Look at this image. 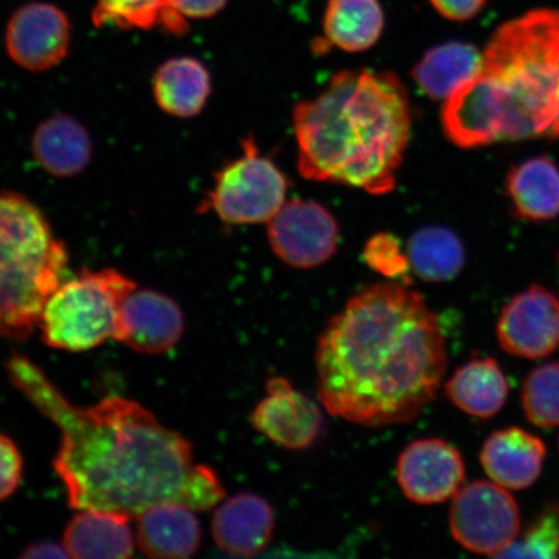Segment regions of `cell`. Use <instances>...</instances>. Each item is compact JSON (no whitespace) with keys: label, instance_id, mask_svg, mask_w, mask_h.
I'll list each match as a JSON object with an SVG mask.
<instances>
[{"label":"cell","instance_id":"obj_1","mask_svg":"<svg viewBox=\"0 0 559 559\" xmlns=\"http://www.w3.org/2000/svg\"><path fill=\"white\" fill-rule=\"evenodd\" d=\"M5 367L13 386L61 431L53 466L70 507L136 519L160 502L206 512L225 498L218 474L194 463L191 443L139 403L110 396L75 407L25 356Z\"/></svg>","mask_w":559,"mask_h":559},{"label":"cell","instance_id":"obj_2","mask_svg":"<svg viewBox=\"0 0 559 559\" xmlns=\"http://www.w3.org/2000/svg\"><path fill=\"white\" fill-rule=\"evenodd\" d=\"M318 400L328 414L381 428L414 421L436 400L449 354L438 317L405 284L369 285L320 333Z\"/></svg>","mask_w":559,"mask_h":559},{"label":"cell","instance_id":"obj_3","mask_svg":"<svg viewBox=\"0 0 559 559\" xmlns=\"http://www.w3.org/2000/svg\"><path fill=\"white\" fill-rule=\"evenodd\" d=\"M293 123L305 179L377 195L394 190L412 132L408 91L396 74H334L323 93L297 105Z\"/></svg>","mask_w":559,"mask_h":559},{"label":"cell","instance_id":"obj_4","mask_svg":"<svg viewBox=\"0 0 559 559\" xmlns=\"http://www.w3.org/2000/svg\"><path fill=\"white\" fill-rule=\"evenodd\" d=\"M445 136L460 148L559 138V11L535 10L501 25L477 75L445 99Z\"/></svg>","mask_w":559,"mask_h":559},{"label":"cell","instance_id":"obj_5","mask_svg":"<svg viewBox=\"0 0 559 559\" xmlns=\"http://www.w3.org/2000/svg\"><path fill=\"white\" fill-rule=\"evenodd\" d=\"M135 289L116 270H83L48 299L39 324L45 344L81 353L115 340L124 300Z\"/></svg>","mask_w":559,"mask_h":559},{"label":"cell","instance_id":"obj_6","mask_svg":"<svg viewBox=\"0 0 559 559\" xmlns=\"http://www.w3.org/2000/svg\"><path fill=\"white\" fill-rule=\"evenodd\" d=\"M289 181L274 160L261 155L254 140L242 143V155L215 174L214 185L200 205L228 226L269 223L285 204Z\"/></svg>","mask_w":559,"mask_h":559},{"label":"cell","instance_id":"obj_7","mask_svg":"<svg viewBox=\"0 0 559 559\" xmlns=\"http://www.w3.org/2000/svg\"><path fill=\"white\" fill-rule=\"evenodd\" d=\"M68 253L50 223L31 200L0 193V285L64 275Z\"/></svg>","mask_w":559,"mask_h":559},{"label":"cell","instance_id":"obj_8","mask_svg":"<svg viewBox=\"0 0 559 559\" xmlns=\"http://www.w3.org/2000/svg\"><path fill=\"white\" fill-rule=\"evenodd\" d=\"M450 528L461 547L496 557L519 536L520 508L507 488L495 481H472L452 498Z\"/></svg>","mask_w":559,"mask_h":559},{"label":"cell","instance_id":"obj_9","mask_svg":"<svg viewBox=\"0 0 559 559\" xmlns=\"http://www.w3.org/2000/svg\"><path fill=\"white\" fill-rule=\"evenodd\" d=\"M334 216L318 202L286 201L269 222V241L280 261L309 270L326 263L338 248Z\"/></svg>","mask_w":559,"mask_h":559},{"label":"cell","instance_id":"obj_10","mask_svg":"<svg viewBox=\"0 0 559 559\" xmlns=\"http://www.w3.org/2000/svg\"><path fill=\"white\" fill-rule=\"evenodd\" d=\"M465 479L461 453L439 438L412 442L396 464V480L405 498L418 506L440 504L453 498Z\"/></svg>","mask_w":559,"mask_h":559},{"label":"cell","instance_id":"obj_11","mask_svg":"<svg viewBox=\"0 0 559 559\" xmlns=\"http://www.w3.org/2000/svg\"><path fill=\"white\" fill-rule=\"evenodd\" d=\"M265 390L267 396L251 412V426L286 450L305 451L317 444L324 428L319 405L284 377H272Z\"/></svg>","mask_w":559,"mask_h":559},{"label":"cell","instance_id":"obj_12","mask_svg":"<svg viewBox=\"0 0 559 559\" xmlns=\"http://www.w3.org/2000/svg\"><path fill=\"white\" fill-rule=\"evenodd\" d=\"M498 338L509 355L542 359L559 347V300L540 285L516 295L500 313Z\"/></svg>","mask_w":559,"mask_h":559},{"label":"cell","instance_id":"obj_13","mask_svg":"<svg viewBox=\"0 0 559 559\" xmlns=\"http://www.w3.org/2000/svg\"><path fill=\"white\" fill-rule=\"evenodd\" d=\"M70 33L69 19L58 7L40 2L25 4L7 25L5 50L20 68L45 72L66 59Z\"/></svg>","mask_w":559,"mask_h":559},{"label":"cell","instance_id":"obj_14","mask_svg":"<svg viewBox=\"0 0 559 559\" xmlns=\"http://www.w3.org/2000/svg\"><path fill=\"white\" fill-rule=\"evenodd\" d=\"M185 333V318L174 299L151 289H135L126 298L116 341L138 353H169Z\"/></svg>","mask_w":559,"mask_h":559},{"label":"cell","instance_id":"obj_15","mask_svg":"<svg viewBox=\"0 0 559 559\" xmlns=\"http://www.w3.org/2000/svg\"><path fill=\"white\" fill-rule=\"evenodd\" d=\"M274 509L261 496L243 492L216 508L212 533L218 547L234 557H254L274 537Z\"/></svg>","mask_w":559,"mask_h":559},{"label":"cell","instance_id":"obj_16","mask_svg":"<svg viewBox=\"0 0 559 559\" xmlns=\"http://www.w3.org/2000/svg\"><path fill=\"white\" fill-rule=\"evenodd\" d=\"M547 450L540 438L520 428L492 432L480 451L489 479L507 489H524L539 479Z\"/></svg>","mask_w":559,"mask_h":559},{"label":"cell","instance_id":"obj_17","mask_svg":"<svg viewBox=\"0 0 559 559\" xmlns=\"http://www.w3.org/2000/svg\"><path fill=\"white\" fill-rule=\"evenodd\" d=\"M194 510L179 502H160L136 516L140 550L151 558H188L199 550L201 527Z\"/></svg>","mask_w":559,"mask_h":559},{"label":"cell","instance_id":"obj_18","mask_svg":"<svg viewBox=\"0 0 559 559\" xmlns=\"http://www.w3.org/2000/svg\"><path fill=\"white\" fill-rule=\"evenodd\" d=\"M32 151L41 169L58 178L81 174L93 157V142L87 129L74 117H48L34 131Z\"/></svg>","mask_w":559,"mask_h":559},{"label":"cell","instance_id":"obj_19","mask_svg":"<svg viewBox=\"0 0 559 559\" xmlns=\"http://www.w3.org/2000/svg\"><path fill=\"white\" fill-rule=\"evenodd\" d=\"M131 516L103 510H81L68 523L64 548L74 558H130L134 554Z\"/></svg>","mask_w":559,"mask_h":559},{"label":"cell","instance_id":"obj_20","mask_svg":"<svg viewBox=\"0 0 559 559\" xmlns=\"http://www.w3.org/2000/svg\"><path fill=\"white\" fill-rule=\"evenodd\" d=\"M212 94V76L198 59L173 58L159 66L153 79V95L166 115L192 118L206 107Z\"/></svg>","mask_w":559,"mask_h":559},{"label":"cell","instance_id":"obj_21","mask_svg":"<svg viewBox=\"0 0 559 559\" xmlns=\"http://www.w3.org/2000/svg\"><path fill=\"white\" fill-rule=\"evenodd\" d=\"M457 408L477 418H491L504 407L509 383L492 358H475L456 369L444 384Z\"/></svg>","mask_w":559,"mask_h":559},{"label":"cell","instance_id":"obj_22","mask_svg":"<svg viewBox=\"0 0 559 559\" xmlns=\"http://www.w3.org/2000/svg\"><path fill=\"white\" fill-rule=\"evenodd\" d=\"M507 191L515 215L522 219L542 222L559 215V169L548 157L514 166L508 174Z\"/></svg>","mask_w":559,"mask_h":559},{"label":"cell","instance_id":"obj_23","mask_svg":"<svg viewBox=\"0 0 559 559\" xmlns=\"http://www.w3.org/2000/svg\"><path fill=\"white\" fill-rule=\"evenodd\" d=\"M484 55L464 41L432 47L415 67L417 86L432 100H445L465 82L477 75Z\"/></svg>","mask_w":559,"mask_h":559},{"label":"cell","instance_id":"obj_24","mask_svg":"<svg viewBox=\"0 0 559 559\" xmlns=\"http://www.w3.org/2000/svg\"><path fill=\"white\" fill-rule=\"evenodd\" d=\"M384 16L379 0H330L324 32L331 45L346 52H362L380 40Z\"/></svg>","mask_w":559,"mask_h":559},{"label":"cell","instance_id":"obj_25","mask_svg":"<svg viewBox=\"0 0 559 559\" xmlns=\"http://www.w3.org/2000/svg\"><path fill=\"white\" fill-rule=\"evenodd\" d=\"M407 254L412 270L428 283L450 282L465 265V248L451 229L430 226L412 235Z\"/></svg>","mask_w":559,"mask_h":559},{"label":"cell","instance_id":"obj_26","mask_svg":"<svg viewBox=\"0 0 559 559\" xmlns=\"http://www.w3.org/2000/svg\"><path fill=\"white\" fill-rule=\"evenodd\" d=\"M522 404L531 424L542 429L559 426V361L531 370L523 382Z\"/></svg>","mask_w":559,"mask_h":559},{"label":"cell","instance_id":"obj_27","mask_svg":"<svg viewBox=\"0 0 559 559\" xmlns=\"http://www.w3.org/2000/svg\"><path fill=\"white\" fill-rule=\"evenodd\" d=\"M166 0H99L93 21L97 27L117 26L120 29L148 31L163 25Z\"/></svg>","mask_w":559,"mask_h":559},{"label":"cell","instance_id":"obj_28","mask_svg":"<svg viewBox=\"0 0 559 559\" xmlns=\"http://www.w3.org/2000/svg\"><path fill=\"white\" fill-rule=\"evenodd\" d=\"M498 558H559V508L545 510Z\"/></svg>","mask_w":559,"mask_h":559},{"label":"cell","instance_id":"obj_29","mask_svg":"<svg viewBox=\"0 0 559 559\" xmlns=\"http://www.w3.org/2000/svg\"><path fill=\"white\" fill-rule=\"evenodd\" d=\"M362 258L377 274L389 280L409 278L411 262L407 250L402 242L391 234H379L367 243Z\"/></svg>","mask_w":559,"mask_h":559},{"label":"cell","instance_id":"obj_30","mask_svg":"<svg viewBox=\"0 0 559 559\" xmlns=\"http://www.w3.org/2000/svg\"><path fill=\"white\" fill-rule=\"evenodd\" d=\"M23 456L9 437L0 435V501L10 498L23 479Z\"/></svg>","mask_w":559,"mask_h":559},{"label":"cell","instance_id":"obj_31","mask_svg":"<svg viewBox=\"0 0 559 559\" xmlns=\"http://www.w3.org/2000/svg\"><path fill=\"white\" fill-rule=\"evenodd\" d=\"M166 3L181 16L207 19L225 9L227 0H166Z\"/></svg>","mask_w":559,"mask_h":559},{"label":"cell","instance_id":"obj_32","mask_svg":"<svg viewBox=\"0 0 559 559\" xmlns=\"http://www.w3.org/2000/svg\"><path fill=\"white\" fill-rule=\"evenodd\" d=\"M440 15L452 21H467L484 9L487 0H430Z\"/></svg>","mask_w":559,"mask_h":559},{"label":"cell","instance_id":"obj_33","mask_svg":"<svg viewBox=\"0 0 559 559\" xmlns=\"http://www.w3.org/2000/svg\"><path fill=\"white\" fill-rule=\"evenodd\" d=\"M21 558H68L70 557L64 547L53 543H39L26 548Z\"/></svg>","mask_w":559,"mask_h":559}]
</instances>
